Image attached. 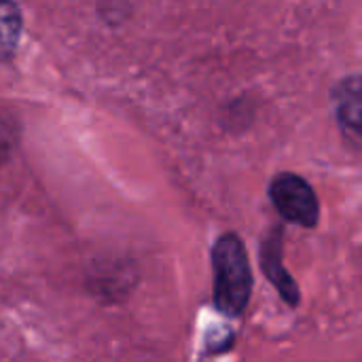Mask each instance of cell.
Wrapping results in <instances>:
<instances>
[{"instance_id":"3957f363","label":"cell","mask_w":362,"mask_h":362,"mask_svg":"<svg viewBox=\"0 0 362 362\" xmlns=\"http://www.w3.org/2000/svg\"><path fill=\"white\" fill-rule=\"evenodd\" d=\"M261 267L267 276V280L278 288L280 297L288 303V305H297L301 301V293L297 282L291 278V274L286 272L284 263H282V229L276 227L263 242L261 248Z\"/></svg>"},{"instance_id":"7a4b0ae2","label":"cell","mask_w":362,"mask_h":362,"mask_svg":"<svg viewBox=\"0 0 362 362\" xmlns=\"http://www.w3.org/2000/svg\"><path fill=\"white\" fill-rule=\"evenodd\" d=\"M269 197L284 221L299 227H316L320 204L310 182L301 176L291 172L278 174L269 185Z\"/></svg>"},{"instance_id":"5b68a950","label":"cell","mask_w":362,"mask_h":362,"mask_svg":"<svg viewBox=\"0 0 362 362\" xmlns=\"http://www.w3.org/2000/svg\"><path fill=\"white\" fill-rule=\"evenodd\" d=\"M19 30H21V13L15 2L2 4V55L8 59L15 45L19 42Z\"/></svg>"},{"instance_id":"277c9868","label":"cell","mask_w":362,"mask_h":362,"mask_svg":"<svg viewBox=\"0 0 362 362\" xmlns=\"http://www.w3.org/2000/svg\"><path fill=\"white\" fill-rule=\"evenodd\" d=\"M333 100L341 125L362 134V74H352L337 83Z\"/></svg>"},{"instance_id":"6da1fadb","label":"cell","mask_w":362,"mask_h":362,"mask_svg":"<svg viewBox=\"0 0 362 362\" xmlns=\"http://www.w3.org/2000/svg\"><path fill=\"white\" fill-rule=\"evenodd\" d=\"M214 305L229 318L242 316L252 293V269L244 242L235 233H225L212 248Z\"/></svg>"}]
</instances>
